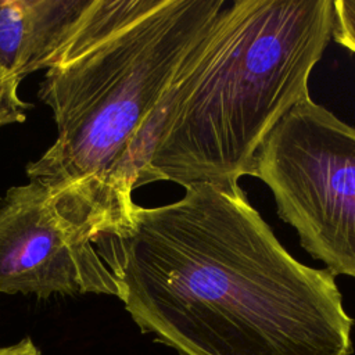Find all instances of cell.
I'll use <instances>...</instances> for the list:
<instances>
[{"mask_svg":"<svg viewBox=\"0 0 355 355\" xmlns=\"http://www.w3.org/2000/svg\"><path fill=\"white\" fill-rule=\"evenodd\" d=\"M135 205L100 241L141 333L182 355H348L354 320L334 276L297 261L239 183H194Z\"/></svg>","mask_w":355,"mask_h":355,"instance_id":"cell-1","label":"cell"},{"mask_svg":"<svg viewBox=\"0 0 355 355\" xmlns=\"http://www.w3.org/2000/svg\"><path fill=\"white\" fill-rule=\"evenodd\" d=\"M225 0H92L39 85L57 137L26 165L97 239L132 222L146 129Z\"/></svg>","mask_w":355,"mask_h":355,"instance_id":"cell-2","label":"cell"},{"mask_svg":"<svg viewBox=\"0 0 355 355\" xmlns=\"http://www.w3.org/2000/svg\"><path fill=\"white\" fill-rule=\"evenodd\" d=\"M333 0H236L220 11L153 115L133 187L236 184L300 101L333 36Z\"/></svg>","mask_w":355,"mask_h":355,"instance_id":"cell-3","label":"cell"},{"mask_svg":"<svg viewBox=\"0 0 355 355\" xmlns=\"http://www.w3.org/2000/svg\"><path fill=\"white\" fill-rule=\"evenodd\" d=\"M252 176L312 258L355 279V128L308 96L265 139Z\"/></svg>","mask_w":355,"mask_h":355,"instance_id":"cell-4","label":"cell"},{"mask_svg":"<svg viewBox=\"0 0 355 355\" xmlns=\"http://www.w3.org/2000/svg\"><path fill=\"white\" fill-rule=\"evenodd\" d=\"M98 245L44 183L12 186L0 201V293L118 297L115 276Z\"/></svg>","mask_w":355,"mask_h":355,"instance_id":"cell-5","label":"cell"},{"mask_svg":"<svg viewBox=\"0 0 355 355\" xmlns=\"http://www.w3.org/2000/svg\"><path fill=\"white\" fill-rule=\"evenodd\" d=\"M92 0H0V68L19 82L47 69Z\"/></svg>","mask_w":355,"mask_h":355,"instance_id":"cell-6","label":"cell"},{"mask_svg":"<svg viewBox=\"0 0 355 355\" xmlns=\"http://www.w3.org/2000/svg\"><path fill=\"white\" fill-rule=\"evenodd\" d=\"M19 80L0 68V128L11 123H21L26 118L31 104L21 100L18 94Z\"/></svg>","mask_w":355,"mask_h":355,"instance_id":"cell-7","label":"cell"},{"mask_svg":"<svg viewBox=\"0 0 355 355\" xmlns=\"http://www.w3.org/2000/svg\"><path fill=\"white\" fill-rule=\"evenodd\" d=\"M334 40L355 53V0H333Z\"/></svg>","mask_w":355,"mask_h":355,"instance_id":"cell-8","label":"cell"},{"mask_svg":"<svg viewBox=\"0 0 355 355\" xmlns=\"http://www.w3.org/2000/svg\"><path fill=\"white\" fill-rule=\"evenodd\" d=\"M0 355H40V349L29 337H25L15 344L0 345Z\"/></svg>","mask_w":355,"mask_h":355,"instance_id":"cell-9","label":"cell"}]
</instances>
